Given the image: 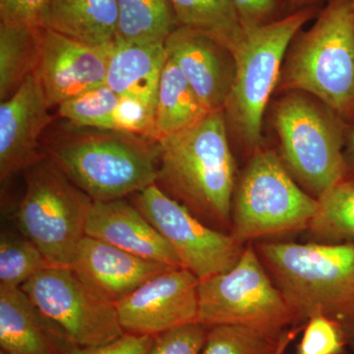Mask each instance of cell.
Returning a JSON list of instances; mask_svg holds the SVG:
<instances>
[{"instance_id": "obj_36", "label": "cell", "mask_w": 354, "mask_h": 354, "mask_svg": "<svg viewBox=\"0 0 354 354\" xmlns=\"http://www.w3.org/2000/svg\"><path fill=\"white\" fill-rule=\"evenodd\" d=\"M300 1H305V0H300Z\"/></svg>"}, {"instance_id": "obj_8", "label": "cell", "mask_w": 354, "mask_h": 354, "mask_svg": "<svg viewBox=\"0 0 354 354\" xmlns=\"http://www.w3.org/2000/svg\"><path fill=\"white\" fill-rule=\"evenodd\" d=\"M198 322L209 329L241 326L279 334L299 321L248 246L232 269L200 281Z\"/></svg>"}, {"instance_id": "obj_29", "label": "cell", "mask_w": 354, "mask_h": 354, "mask_svg": "<svg viewBox=\"0 0 354 354\" xmlns=\"http://www.w3.org/2000/svg\"><path fill=\"white\" fill-rule=\"evenodd\" d=\"M209 328L199 322L165 330L153 337L145 354H201Z\"/></svg>"}, {"instance_id": "obj_9", "label": "cell", "mask_w": 354, "mask_h": 354, "mask_svg": "<svg viewBox=\"0 0 354 354\" xmlns=\"http://www.w3.org/2000/svg\"><path fill=\"white\" fill-rule=\"evenodd\" d=\"M274 123L288 169L317 198L344 180L341 130L326 111L291 95L279 102Z\"/></svg>"}, {"instance_id": "obj_3", "label": "cell", "mask_w": 354, "mask_h": 354, "mask_svg": "<svg viewBox=\"0 0 354 354\" xmlns=\"http://www.w3.org/2000/svg\"><path fill=\"white\" fill-rule=\"evenodd\" d=\"M48 156L94 201L123 199L157 183L158 144L111 130H80L50 143Z\"/></svg>"}, {"instance_id": "obj_24", "label": "cell", "mask_w": 354, "mask_h": 354, "mask_svg": "<svg viewBox=\"0 0 354 354\" xmlns=\"http://www.w3.org/2000/svg\"><path fill=\"white\" fill-rule=\"evenodd\" d=\"M44 28L0 23V100L10 97L36 73Z\"/></svg>"}, {"instance_id": "obj_34", "label": "cell", "mask_w": 354, "mask_h": 354, "mask_svg": "<svg viewBox=\"0 0 354 354\" xmlns=\"http://www.w3.org/2000/svg\"><path fill=\"white\" fill-rule=\"evenodd\" d=\"M351 148H353V151L354 153V131L353 132V134H351Z\"/></svg>"}, {"instance_id": "obj_13", "label": "cell", "mask_w": 354, "mask_h": 354, "mask_svg": "<svg viewBox=\"0 0 354 354\" xmlns=\"http://www.w3.org/2000/svg\"><path fill=\"white\" fill-rule=\"evenodd\" d=\"M113 46H91L44 28L36 74L50 108L104 85Z\"/></svg>"}, {"instance_id": "obj_11", "label": "cell", "mask_w": 354, "mask_h": 354, "mask_svg": "<svg viewBox=\"0 0 354 354\" xmlns=\"http://www.w3.org/2000/svg\"><path fill=\"white\" fill-rule=\"evenodd\" d=\"M133 203L200 281L232 269L243 253L232 234L203 223L157 183L134 194Z\"/></svg>"}, {"instance_id": "obj_21", "label": "cell", "mask_w": 354, "mask_h": 354, "mask_svg": "<svg viewBox=\"0 0 354 354\" xmlns=\"http://www.w3.org/2000/svg\"><path fill=\"white\" fill-rule=\"evenodd\" d=\"M209 113L179 67L167 57L158 86L153 141L158 143L193 127Z\"/></svg>"}, {"instance_id": "obj_6", "label": "cell", "mask_w": 354, "mask_h": 354, "mask_svg": "<svg viewBox=\"0 0 354 354\" xmlns=\"http://www.w3.org/2000/svg\"><path fill=\"white\" fill-rule=\"evenodd\" d=\"M318 200L305 193L277 153H254L235 187L230 234L239 243L308 228Z\"/></svg>"}, {"instance_id": "obj_12", "label": "cell", "mask_w": 354, "mask_h": 354, "mask_svg": "<svg viewBox=\"0 0 354 354\" xmlns=\"http://www.w3.org/2000/svg\"><path fill=\"white\" fill-rule=\"evenodd\" d=\"M200 279L174 267L147 281L116 304L124 334L155 337L198 322Z\"/></svg>"}, {"instance_id": "obj_25", "label": "cell", "mask_w": 354, "mask_h": 354, "mask_svg": "<svg viewBox=\"0 0 354 354\" xmlns=\"http://www.w3.org/2000/svg\"><path fill=\"white\" fill-rule=\"evenodd\" d=\"M299 330L291 328L274 334L241 326H216L209 328L201 354H283Z\"/></svg>"}, {"instance_id": "obj_17", "label": "cell", "mask_w": 354, "mask_h": 354, "mask_svg": "<svg viewBox=\"0 0 354 354\" xmlns=\"http://www.w3.org/2000/svg\"><path fill=\"white\" fill-rule=\"evenodd\" d=\"M85 234L145 259L181 267L174 249L134 203L116 199L94 201Z\"/></svg>"}, {"instance_id": "obj_4", "label": "cell", "mask_w": 354, "mask_h": 354, "mask_svg": "<svg viewBox=\"0 0 354 354\" xmlns=\"http://www.w3.org/2000/svg\"><path fill=\"white\" fill-rule=\"evenodd\" d=\"M281 86L315 95L341 115L354 111V0H334L291 51Z\"/></svg>"}, {"instance_id": "obj_23", "label": "cell", "mask_w": 354, "mask_h": 354, "mask_svg": "<svg viewBox=\"0 0 354 354\" xmlns=\"http://www.w3.org/2000/svg\"><path fill=\"white\" fill-rule=\"evenodd\" d=\"M118 23L114 43L165 44L176 29L169 0H116Z\"/></svg>"}, {"instance_id": "obj_33", "label": "cell", "mask_w": 354, "mask_h": 354, "mask_svg": "<svg viewBox=\"0 0 354 354\" xmlns=\"http://www.w3.org/2000/svg\"><path fill=\"white\" fill-rule=\"evenodd\" d=\"M244 27L265 24L276 8V0H230Z\"/></svg>"}, {"instance_id": "obj_2", "label": "cell", "mask_w": 354, "mask_h": 354, "mask_svg": "<svg viewBox=\"0 0 354 354\" xmlns=\"http://www.w3.org/2000/svg\"><path fill=\"white\" fill-rule=\"evenodd\" d=\"M258 255L298 321L354 325V243L265 242Z\"/></svg>"}, {"instance_id": "obj_31", "label": "cell", "mask_w": 354, "mask_h": 354, "mask_svg": "<svg viewBox=\"0 0 354 354\" xmlns=\"http://www.w3.org/2000/svg\"><path fill=\"white\" fill-rule=\"evenodd\" d=\"M48 0H0L1 24L44 28Z\"/></svg>"}, {"instance_id": "obj_22", "label": "cell", "mask_w": 354, "mask_h": 354, "mask_svg": "<svg viewBox=\"0 0 354 354\" xmlns=\"http://www.w3.org/2000/svg\"><path fill=\"white\" fill-rule=\"evenodd\" d=\"M177 25L206 35L230 53L245 36V27L230 0H169Z\"/></svg>"}, {"instance_id": "obj_5", "label": "cell", "mask_w": 354, "mask_h": 354, "mask_svg": "<svg viewBox=\"0 0 354 354\" xmlns=\"http://www.w3.org/2000/svg\"><path fill=\"white\" fill-rule=\"evenodd\" d=\"M25 193L16 213L19 232L53 266L70 267L85 236L94 200L48 155L25 171Z\"/></svg>"}, {"instance_id": "obj_15", "label": "cell", "mask_w": 354, "mask_h": 354, "mask_svg": "<svg viewBox=\"0 0 354 354\" xmlns=\"http://www.w3.org/2000/svg\"><path fill=\"white\" fill-rule=\"evenodd\" d=\"M167 57L179 67L205 108L223 111L234 82V55L202 32L178 27L165 43Z\"/></svg>"}, {"instance_id": "obj_35", "label": "cell", "mask_w": 354, "mask_h": 354, "mask_svg": "<svg viewBox=\"0 0 354 354\" xmlns=\"http://www.w3.org/2000/svg\"><path fill=\"white\" fill-rule=\"evenodd\" d=\"M353 327V335H351V344H353V348L354 349V325L351 326Z\"/></svg>"}, {"instance_id": "obj_19", "label": "cell", "mask_w": 354, "mask_h": 354, "mask_svg": "<svg viewBox=\"0 0 354 354\" xmlns=\"http://www.w3.org/2000/svg\"><path fill=\"white\" fill-rule=\"evenodd\" d=\"M165 44H113L106 84L120 97L156 109L160 77L167 62Z\"/></svg>"}, {"instance_id": "obj_26", "label": "cell", "mask_w": 354, "mask_h": 354, "mask_svg": "<svg viewBox=\"0 0 354 354\" xmlns=\"http://www.w3.org/2000/svg\"><path fill=\"white\" fill-rule=\"evenodd\" d=\"M318 209L308 227L320 241L354 239V183L342 180L318 198Z\"/></svg>"}, {"instance_id": "obj_16", "label": "cell", "mask_w": 354, "mask_h": 354, "mask_svg": "<svg viewBox=\"0 0 354 354\" xmlns=\"http://www.w3.org/2000/svg\"><path fill=\"white\" fill-rule=\"evenodd\" d=\"M70 268L116 304L153 277L174 267L139 257L85 235L77 247Z\"/></svg>"}, {"instance_id": "obj_20", "label": "cell", "mask_w": 354, "mask_h": 354, "mask_svg": "<svg viewBox=\"0 0 354 354\" xmlns=\"http://www.w3.org/2000/svg\"><path fill=\"white\" fill-rule=\"evenodd\" d=\"M116 0H48L46 29L91 46H113Z\"/></svg>"}, {"instance_id": "obj_32", "label": "cell", "mask_w": 354, "mask_h": 354, "mask_svg": "<svg viewBox=\"0 0 354 354\" xmlns=\"http://www.w3.org/2000/svg\"><path fill=\"white\" fill-rule=\"evenodd\" d=\"M153 337L124 334L115 341L95 346H77L69 354H145Z\"/></svg>"}, {"instance_id": "obj_10", "label": "cell", "mask_w": 354, "mask_h": 354, "mask_svg": "<svg viewBox=\"0 0 354 354\" xmlns=\"http://www.w3.org/2000/svg\"><path fill=\"white\" fill-rule=\"evenodd\" d=\"M21 288L78 346H102L124 335L116 304L72 268L51 266Z\"/></svg>"}, {"instance_id": "obj_1", "label": "cell", "mask_w": 354, "mask_h": 354, "mask_svg": "<svg viewBox=\"0 0 354 354\" xmlns=\"http://www.w3.org/2000/svg\"><path fill=\"white\" fill-rule=\"evenodd\" d=\"M158 144L156 183L209 227L232 232L235 162L223 111Z\"/></svg>"}, {"instance_id": "obj_38", "label": "cell", "mask_w": 354, "mask_h": 354, "mask_svg": "<svg viewBox=\"0 0 354 354\" xmlns=\"http://www.w3.org/2000/svg\"><path fill=\"white\" fill-rule=\"evenodd\" d=\"M298 354H300V353H298Z\"/></svg>"}, {"instance_id": "obj_37", "label": "cell", "mask_w": 354, "mask_h": 354, "mask_svg": "<svg viewBox=\"0 0 354 354\" xmlns=\"http://www.w3.org/2000/svg\"><path fill=\"white\" fill-rule=\"evenodd\" d=\"M0 354H3V353H0Z\"/></svg>"}, {"instance_id": "obj_18", "label": "cell", "mask_w": 354, "mask_h": 354, "mask_svg": "<svg viewBox=\"0 0 354 354\" xmlns=\"http://www.w3.org/2000/svg\"><path fill=\"white\" fill-rule=\"evenodd\" d=\"M77 346L22 288H0V353L69 354Z\"/></svg>"}, {"instance_id": "obj_14", "label": "cell", "mask_w": 354, "mask_h": 354, "mask_svg": "<svg viewBox=\"0 0 354 354\" xmlns=\"http://www.w3.org/2000/svg\"><path fill=\"white\" fill-rule=\"evenodd\" d=\"M44 88L32 74L0 106V178L27 171L44 157L41 135L53 120Z\"/></svg>"}, {"instance_id": "obj_7", "label": "cell", "mask_w": 354, "mask_h": 354, "mask_svg": "<svg viewBox=\"0 0 354 354\" xmlns=\"http://www.w3.org/2000/svg\"><path fill=\"white\" fill-rule=\"evenodd\" d=\"M309 17L308 11H300L276 22L245 27V36L232 53L234 78L223 111L251 148L259 145L266 106L281 77L288 46Z\"/></svg>"}, {"instance_id": "obj_30", "label": "cell", "mask_w": 354, "mask_h": 354, "mask_svg": "<svg viewBox=\"0 0 354 354\" xmlns=\"http://www.w3.org/2000/svg\"><path fill=\"white\" fill-rule=\"evenodd\" d=\"M339 324L328 317L310 318L298 346L300 354H339L344 342Z\"/></svg>"}, {"instance_id": "obj_28", "label": "cell", "mask_w": 354, "mask_h": 354, "mask_svg": "<svg viewBox=\"0 0 354 354\" xmlns=\"http://www.w3.org/2000/svg\"><path fill=\"white\" fill-rule=\"evenodd\" d=\"M120 95L106 84L58 106V113L77 127L113 131Z\"/></svg>"}, {"instance_id": "obj_27", "label": "cell", "mask_w": 354, "mask_h": 354, "mask_svg": "<svg viewBox=\"0 0 354 354\" xmlns=\"http://www.w3.org/2000/svg\"><path fill=\"white\" fill-rule=\"evenodd\" d=\"M53 266L22 232L2 230L0 236V288H18Z\"/></svg>"}]
</instances>
